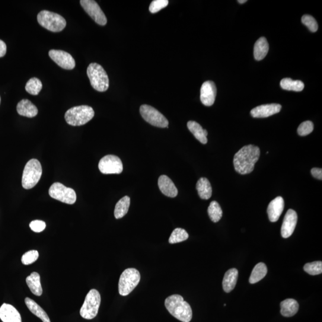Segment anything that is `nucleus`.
<instances>
[{
    "label": "nucleus",
    "instance_id": "nucleus-1",
    "mask_svg": "<svg viewBox=\"0 0 322 322\" xmlns=\"http://www.w3.org/2000/svg\"><path fill=\"white\" fill-rule=\"evenodd\" d=\"M260 156V149L257 146L251 145L244 146L234 156L236 171L242 175L251 173Z\"/></svg>",
    "mask_w": 322,
    "mask_h": 322
},
{
    "label": "nucleus",
    "instance_id": "nucleus-2",
    "mask_svg": "<svg viewBox=\"0 0 322 322\" xmlns=\"http://www.w3.org/2000/svg\"><path fill=\"white\" fill-rule=\"evenodd\" d=\"M166 308L173 316L182 322H190L192 318V310L182 296L172 295L166 298Z\"/></svg>",
    "mask_w": 322,
    "mask_h": 322
},
{
    "label": "nucleus",
    "instance_id": "nucleus-3",
    "mask_svg": "<svg viewBox=\"0 0 322 322\" xmlns=\"http://www.w3.org/2000/svg\"><path fill=\"white\" fill-rule=\"evenodd\" d=\"M94 116L93 109L87 105L75 106L66 111L65 119L72 126H81L87 124Z\"/></svg>",
    "mask_w": 322,
    "mask_h": 322
},
{
    "label": "nucleus",
    "instance_id": "nucleus-4",
    "mask_svg": "<svg viewBox=\"0 0 322 322\" xmlns=\"http://www.w3.org/2000/svg\"><path fill=\"white\" fill-rule=\"evenodd\" d=\"M87 73L94 90L99 92L108 90L110 87L109 77L103 67L96 63H91L88 67Z\"/></svg>",
    "mask_w": 322,
    "mask_h": 322
},
{
    "label": "nucleus",
    "instance_id": "nucleus-5",
    "mask_svg": "<svg viewBox=\"0 0 322 322\" xmlns=\"http://www.w3.org/2000/svg\"><path fill=\"white\" fill-rule=\"evenodd\" d=\"M38 23L46 30L53 33H59L64 30L66 22L64 18L56 13L43 11L37 16Z\"/></svg>",
    "mask_w": 322,
    "mask_h": 322
},
{
    "label": "nucleus",
    "instance_id": "nucleus-6",
    "mask_svg": "<svg viewBox=\"0 0 322 322\" xmlns=\"http://www.w3.org/2000/svg\"><path fill=\"white\" fill-rule=\"evenodd\" d=\"M42 175V167L36 159H32L25 165L22 175V184L25 189H31L36 186Z\"/></svg>",
    "mask_w": 322,
    "mask_h": 322
},
{
    "label": "nucleus",
    "instance_id": "nucleus-7",
    "mask_svg": "<svg viewBox=\"0 0 322 322\" xmlns=\"http://www.w3.org/2000/svg\"><path fill=\"white\" fill-rule=\"evenodd\" d=\"M140 278L139 271L134 268H129L124 271L120 276L119 290L121 295L127 296L130 294L138 285Z\"/></svg>",
    "mask_w": 322,
    "mask_h": 322
},
{
    "label": "nucleus",
    "instance_id": "nucleus-8",
    "mask_svg": "<svg viewBox=\"0 0 322 322\" xmlns=\"http://www.w3.org/2000/svg\"><path fill=\"white\" fill-rule=\"evenodd\" d=\"M101 302L100 293L96 289H91L85 298L80 309V315L85 319L91 320L96 317Z\"/></svg>",
    "mask_w": 322,
    "mask_h": 322
},
{
    "label": "nucleus",
    "instance_id": "nucleus-9",
    "mask_svg": "<svg viewBox=\"0 0 322 322\" xmlns=\"http://www.w3.org/2000/svg\"><path fill=\"white\" fill-rule=\"evenodd\" d=\"M140 113L143 119L152 126L159 128H168V121L155 108L148 104H143Z\"/></svg>",
    "mask_w": 322,
    "mask_h": 322
},
{
    "label": "nucleus",
    "instance_id": "nucleus-10",
    "mask_svg": "<svg viewBox=\"0 0 322 322\" xmlns=\"http://www.w3.org/2000/svg\"><path fill=\"white\" fill-rule=\"evenodd\" d=\"M49 192L52 198L63 203L72 205L76 202V194L75 190L66 187L62 183H53L50 187Z\"/></svg>",
    "mask_w": 322,
    "mask_h": 322
},
{
    "label": "nucleus",
    "instance_id": "nucleus-11",
    "mask_svg": "<svg viewBox=\"0 0 322 322\" xmlns=\"http://www.w3.org/2000/svg\"><path fill=\"white\" fill-rule=\"evenodd\" d=\"M98 168L104 174H119L123 171V165L119 157L109 155L100 159Z\"/></svg>",
    "mask_w": 322,
    "mask_h": 322
},
{
    "label": "nucleus",
    "instance_id": "nucleus-12",
    "mask_svg": "<svg viewBox=\"0 0 322 322\" xmlns=\"http://www.w3.org/2000/svg\"><path fill=\"white\" fill-rule=\"evenodd\" d=\"M82 8L90 17L93 19L95 23L104 26L107 24V18L99 5L94 0H81Z\"/></svg>",
    "mask_w": 322,
    "mask_h": 322
},
{
    "label": "nucleus",
    "instance_id": "nucleus-13",
    "mask_svg": "<svg viewBox=\"0 0 322 322\" xmlns=\"http://www.w3.org/2000/svg\"><path fill=\"white\" fill-rule=\"evenodd\" d=\"M49 55L50 58L62 68L66 70L75 68V61L74 57L68 52L63 50H51L49 51Z\"/></svg>",
    "mask_w": 322,
    "mask_h": 322
},
{
    "label": "nucleus",
    "instance_id": "nucleus-14",
    "mask_svg": "<svg viewBox=\"0 0 322 322\" xmlns=\"http://www.w3.org/2000/svg\"><path fill=\"white\" fill-rule=\"evenodd\" d=\"M217 88L214 82L207 81L203 83L200 88V100L206 106H211L214 103Z\"/></svg>",
    "mask_w": 322,
    "mask_h": 322
},
{
    "label": "nucleus",
    "instance_id": "nucleus-15",
    "mask_svg": "<svg viewBox=\"0 0 322 322\" xmlns=\"http://www.w3.org/2000/svg\"><path fill=\"white\" fill-rule=\"evenodd\" d=\"M297 221V213L294 210L289 209L285 216L281 227V235L283 238L291 237L294 232Z\"/></svg>",
    "mask_w": 322,
    "mask_h": 322
},
{
    "label": "nucleus",
    "instance_id": "nucleus-16",
    "mask_svg": "<svg viewBox=\"0 0 322 322\" xmlns=\"http://www.w3.org/2000/svg\"><path fill=\"white\" fill-rule=\"evenodd\" d=\"M281 109L282 106L279 104H263L252 110L251 115L253 118L261 119V118L269 117L279 113Z\"/></svg>",
    "mask_w": 322,
    "mask_h": 322
},
{
    "label": "nucleus",
    "instance_id": "nucleus-17",
    "mask_svg": "<svg viewBox=\"0 0 322 322\" xmlns=\"http://www.w3.org/2000/svg\"><path fill=\"white\" fill-rule=\"evenodd\" d=\"M285 202L281 196L274 199L267 207V213L271 222H276L284 209Z\"/></svg>",
    "mask_w": 322,
    "mask_h": 322
},
{
    "label": "nucleus",
    "instance_id": "nucleus-18",
    "mask_svg": "<svg viewBox=\"0 0 322 322\" xmlns=\"http://www.w3.org/2000/svg\"><path fill=\"white\" fill-rule=\"evenodd\" d=\"M0 318L3 322H22L21 315L17 309L6 303L0 307Z\"/></svg>",
    "mask_w": 322,
    "mask_h": 322
},
{
    "label": "nucleus",
    "instance_id": "nucleus-19",
    "mask_svg": "<svg viewBox=\"0 0 322 322\" xmlns=\"http://www.w3.org/2000/svg\"><path fill=\"white\" fill-rule=\"evenodd\" d=\"M158 186L161 192L164 195L170 197H175L177 196L178 190L175 187L173 181L167 175H162L158 179Z\"/></svg>",
    "mask_w": 322,
    "mask_h": 322
},
{
    "label": "nucleus",
    "instance_id": "nucleus-20",
    "mask_svg": "<svg viewBox=\"0 0 322 322\" xmlns=\"http://www.w3.org/2000/svg\"><path fill=\"white\" fill-rule=\"evenodd\" d=\"M17 110L20 116L28 118L36 117L38 113L37 108L28 99H23L19 101Z\"/></svg>",
    "mask_w": 322,
    "mask_h": 322
},
{
    "label": "nucleus",
    "instance_id": "nucleus-21",
    "mask_svg": "<svg viewBox=\"0 0 322 322\" xmlns=\"http://www.w3.org/2000/svg\"><path fill=\"white\" fill-rule=\"evenodd\" d=\"M238 271L237 269H231L225 273L223 280V288L225 292L229 293L235 288L238 281Z\"/></svg>",
    "mask_w": 322,
    "mask_h": 322
},
{
    "label": "nucleus",
    "instance_id": "nucleus-22",
    "mask_svg": "<svg viewBox=\"0 0 322 322\" xmlns=\"http://www.w3.org/2000/svg\"><path fill=\"white\" fill-rule=\"evenodd\" d=\"M280 313L284 317H292L297 313L299 304L294 299H286L280 303Z\"/></svg>",
    "mask_w": 322,
    "mask_h": 322
},
{
    "label": "nucleus",
    "instance_id": "nucleus-23",
    "mask_svg": "<svg viewBox=\"0 0 322 322\" xmlns=\"http://www.w3.org/2000/svg\"><path fill=\"white\" fill-rule=\"evenodd\" d=\"M26 282L33 294L41 296L43 294V288L41 284L40 276L37 272H33L27 277Z\"/></svg>",
    "mask_w": 322,
    "mask_h": 322
},
{
    "label": "nucleus",
    "instance_id": "nucleus-24",
    "mask_svg": "<svg viewBox=\"0 0 322 322\" xmlns=\"http://www.w3.org/2000/svg\"><path fill=\"white\" fill-rule=\"evenodd\" d=\"M25 302L32 313L40 318L43 322H51L46 312L39 305L36 303V302H35L33 299L27 297L25 299Z\"/></svg>",
    "mask_w": 322,
    "mask_h": 322
},
{
    "label": "nucleus",
    "instance_id": "nucleus-25",
    "mask_svg": "<svg viewBox=\"0 0 322 322\" xmlns=\"http://www.w3.org/2000/svg\"><path fill=\"white\" fill-rule=\"evenodd\" d=\"M269 46L265 37H261L258 39L254 48V58L256 60H263L269 52Z\"/></svg>",
    "mask_w": 322,
    "mask_h": 322
},
{
    "label": "nucleus",
    "instance_id": "nucleus-26",
    "mask_svg": "<svg viewBox=\"0 0 322 322\" xmlns=\"http://www.w3.org/2000/svg\"><path fill=\"white\" fill-rule=\"evenodd\" d=\"M196 189L200 198L202 199H209L212 196V187L208 179L202 177L197 181Z\"/></svg>",
    "mask_w": 322,
    "mask_h": 322
},
{
    "label": "nucleus",
    "instance_id": "nucleus-27",
    "mask_svg": "<svg viewBox=\"0 0 322 322\" xmlns=\"http://www.w3.org/2000/svg\"><path fill=\"white\" fill-rule=\"evenodd\" d=\"M187 127L190 132L193 134L194 138L202 144H206L208 139L204 134V130L199 124L195 121H190L187 123Z\"/></svg>",
    "mask_w": 322,
    "mask_h": 322
},
{
    "label": "nucleus",
    "instance_id": "nucleus-28",
    "mask_svg": "<svg viewBox=\"0 0 322 322\" xmlns=\"http://www.w3.org/2000/svg\"><path fill=\"white\" fill-rule=\"evenodd\" d=\"M130 205V198L126 196L121 198L116 204L114 215L117 219H120L127 214Z\"/></svg>",
    "mask_w": 322,
    "mask_h": 322
},
{
    "label": "nucleus",
    "instance_id": "nucleus-29",
    "mask_svg": "<svg viewBox=\"0 0 322 322\" xmlns=\"http://www.w3.org/2000/svg\"><path fill=\"white\" fill-rule=\"evenodd\" d=\"M267 273V267L266 264L263 263H258L254 268L250 279H249V282L251 284L257 283L262 280L266 276Z\"/></svg>",
    "mask_w": 322,
    "mask_h": 322
},
{
    "label": "nucleus",
    "instance_id": "nucleus-30",
    "mask_svg": "<svg viewBox=\"0 0 322 322\" xmlns=\"http://www.w3.org/2000/svg\"><path fill=\"white\" fill-rule=\"evenodd\" d=\"M280 87L283 90L301 91L304 88V83L299 80H293L291 78H283L280 81Z\"/></svg>",
    "mask_w": 322,
    "mask_h": 322
},
{
    "label": "nucleus",
    "instance_id": "nucleus-31",
    "mask_svg": "<svg viewBox=\"0 0 322 322\" xmlns=\"http://www.w3.org/2000/svg\"><path fill=\"white\" fill-rule=\"evenodd\" d=\"M208 213L210 219L213 223H218L222 218L223 211L219 203L216 201H212L208 208Z\"/></svg>",
    "mask_w": 322,
    "mask_h": 322
},
{
    "label": "nucleus",
    "instance_id": "nucleus-32",
    "mask_svg": "<svg viewBox=\"0 0 322 322\" xmlns=\"http://www.w3.org/2000/svg\"><path fill=\"white\" fill-rule=\"evenodd\" d=\"M42 88V82L37 78H31L25 86V90L28 93L34 95L39 94Z\"/></svg>",
    "mask_w": 322,
    "mask_h": 322
},
{
    "label": "nucleus",
    "instance_id": "nucleus-33",
    "mask_svg": "<svg viewBox=\"0 0 322 322\" xmlns=\"http://www.w3.org/2000/svg\"><path fill=\"white\" fill-rule=\"evenodd\" d=\"M189 238V234L183 229L177 228L172 232L169 243L171 244L180 243V242L186 241Z\"/></svg>",
    "mask_w": 322,
    "mask_h": 322
},
{
    "label": "nucleus",
    "instance_id": "nucleus-34",
    "mask_svg": "<svg viewBox=\"0 0 322 322\" xmlns=\"http://www.w3.org/2000/svg\"><path fill=\"white\" fill-rule=\"evenodd\" d=\"M304 270L306 273L311 276L320 275L322 273L321 261H314V262L305 264Z\"/></svg>",
    "mask_w": 322,
    "mask_h": 322
},
{
    "label": "nucleus",
    "instance_id": "nucleus-35",
    "mask_svg": "<svg viewBox=\"0 0 322 322\" xmlns=\"http://www.w3.org/2000/svg\"><path fill=\"white\" fill-rule=\"evenodd\" d=\"M39 257V253L36 250H31L25 253L21 258L22 263L24 265H30L38 260Z\"/></svg>",
    "mask_w": 322,
    "mask_h": 322
},
{
    "label": "nucleus",
    "instance_id": "nucleus-36",
    "mask_svg": "<svg viewBox=\"0 0 322 322\" xmlns=\"http://www.w3.org/2000/svg\"><path fill=\"white\" fill-rule=\"evenodd\" d=\"M302 23L307 27L312 33H315L318 30V24L315 19L310 15H305L302 17Z\"/></svg>",
    "mask_w": 322,
    "mask_h": 322
},
{
    "label": "nucleus",
    "instance_id": "nucleus-37",
    "mask_svg": "<svg viewBox=\"0 0 322 322\" xmlns=\"http://www.w3.org/2000/svg\"><path fill=\"white\" fill-rule=\"evenodd\" d=\"M314 125L311 121H307L301 123L298 127L297 132L299 136H305L313 132Z\"/></svg>",
    "mask_w": 322,
    "mask_h": 322
},
{
    "label": "nucleus",
    "instance_id": "nucleus-38",
    "mask_svg": "<svg viewBox=\"0 0 322 322\" xmlns=\"http://www.w3.org/2000/svg\"><path fill=\"white\" fill-rule=\"evenodd\" d=\"M168 3V0H155V1H153L151 5H150L149 11L151 12L152 14H156V13L160 11L161 9L167 7Z\"/></svg>",
    "mask_w": 322,
    "mask_h": 322
},
{
    "label": "nucleus",
    "instance_id": "nucleus-39",
    "mask_svg": "<svg viewBox=\"0 0 322 322\" xmlns=\"http://www.w3.org/2000/svg\"><path fill=\"white\" fill-rule=\"evenodd\" d=\"M30 227L32 231L36 233L43 232L46 228V223L41 221H34L31 222Z\"/></svg>",
    "mask_w": 322,
    "mask_h": 322
},
{
    "label": "nucleus",
    "instance_id": "nucleus-40",
    "mask_svg": "<svg viewBox=\"0 0 322 322\" xmlns=\"http://www.w3.org/2000/svg\"><path fill=\"white\" fill-rule=\"evenodd\" d=\"M311 173L313 176L318 180L322 179V170L321 168H312Z\"/></svg>",
    "mask_w": 322,
    "mask_h": 322
},
{
    "label": "nucleus",
    "instance_id": "nucleus-41",
    "mask_svg": "<svg viewBox=\"0 0 322 322\" xmlns=\"http://www.w3.org/2000/svg\"><path fill=\"white\" fill-rule=\"evenodd\" d=\"M7 52V46L4 41L0 40V57L5 56Z\"/></svg>",
    "mask_w": 322,
    "mask_h": 322
},
{
    "label": "nucleus",
    "instance_id": "nucleus-42",
    "mask_svg": "<svg viewBox=\"0 0 322 322\" xmlns=\"http://www.w3.org/2000/svg\"><path fill=\"white\" fill-rule=\"evenodd\" d=\"M247 2V0H240V1H238L239 3H240V4H244V3Z\"/></svg>",
    "mask_w": 322,
    "mask_h": 322
},
{
    "label": "nucleus",
    "instance_id": "nucleus-43",
    "mask_svg": "<svg viewBox=\"0 0 322 322\" xmlns=\"http://www.w3.org/2000/svg\"><path fill=\"white\" fill-rule=\"evenodd\" d=\"M0 103H1V97H0Z\"/></svg>",
    "mask_w": 322,
    "mask_h": 322
}]
</instances>
